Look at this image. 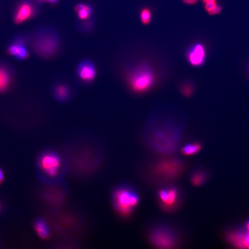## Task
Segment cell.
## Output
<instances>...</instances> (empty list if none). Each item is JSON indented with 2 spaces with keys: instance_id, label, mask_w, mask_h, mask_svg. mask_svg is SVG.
<instances>
[{
  "instance_id": "obj_3",
  "label": "cell",
  "mask_w": 249,
  "mask_h": 249,
  "mask_svg": "<svg viewBox=\"0 0 249 249\" xmlns=\"http://www.w3.org/2000/svg\"><path fill=\"white\" fill-rule=\"evenodd\" d=\"M155 82V76L152 68L147 64L142 63L136 67L129 76V84L134 91H147Z\"/></svg>"
},
{
  "instance_id": "obj_12",
  "label": "cell",
  "mask_w": 249,
  "mask_h": 249,
  "mask_svg": "<svg viewBox=\"0 0 249 249\" xmlns=\"http://www.w3.org/2000/svg\"><path fill=\"white\" fill-rule=\"evenodd\" d=\"M60 164V160L54 155H47L42 159L41 166L42 169L46 172L53 169L58 170Z\"/></svg>"
},
{
  "instance_id": "obj_20",
  "label": "cell",
  "mask_w": 249,
  "mask_h": 249,
  "mask_svg": "<svg viewBox=\"0 0 249 249\" xmlns=\"http://www.w3.org/2000/svg\"><path fill=\"white\" fill-rule=\"evenodd\" d=\"M216 5V4L215 2L207 3L206 5H205V9H206V10L209 12L212 10V9L215 7Z\"/></svg>"
},
{
  "instance_id": "obj_25",
  "label": "cell",
  "mask_w": 249,
  "mask_h": 249,
  "mask_svg": "<svg viewBox=\"0 0 249 249\" xmlns=\"http://www.w3.org/2000/svg\"><path fill=\"white\" fill-rule=\"evenodd\" d=\"M204 1L207 4V3L215 2L216 0H204Z\"/></svg>"
},
{
  "instance_id": "obj_22",
  "label": "cell",
  "mask_w": 249,
  "mask_h": 249,
  "mask_svg": "<svg viewBox=\"0 0 249 249\" xmlns=\"http://www.w3.org/2000/svg\"><path fill=\"white\" fill-rule=\"evenodd\" d=\"M186 4H194L197 2V0H183Z\"/></svg>"
},
{
  "instance_id": "obj_26",
  "label": "cell",
  "mask_w": 249,
  "mask_h": 249,
  "mask_svg": "<svg viewBox=\"0 0 249 249\" xmlns=\"http://www.w3.org/2000/svg\"><path fill=\"white\" fill-rule=\"evenodd\" d=\"M246 229H247V230L249 231V220L247 223V224H246Z\"/></svg>"
},
{
  "instance_id": "obj_6",
  "label": "cell",
  "mask_w": 249,
  "mask_h": 249,
  "mask_svg": "<svg viewBox=\"0 0 249 249\" xmlns=\"http://www.w3.org/2000/svg\"><path fill=\"white\" fill-rule=\"evenodd\" d=\"M158 198L161 207L167 211H170L178 203L179 193L174 187L160 189L158 193Z\"/></svg>"
},
{
  "instance_id": "obj_7",
  "label": "cell",
  "mask_w": 249,
  "mask_h": 249,
  "mask_svg": "<svg viewBox=\"0 0 249 249\" xmlns=\"http://www.w3.org/2000/svg\"><path fill=\"white\" fill-rule=\"evenodd\" d=\"M36 14V8L29 1L21 2L16 10L14 16L15 23L21 24L30 19Z\"/></svg>"
},
{
  "instance_id": "obj_5",
  "label": "cell",
  "mask_w": 249,
  "mask_h": 249,
  "mask_svg": "<svg viewBox=\"0 0 249 249\" xmlns=\"http://www.w3.org/2000/svg\"><path fill=\"white\" fill-rule=\"evenodd\" d=\"M182 170V165L176 160H161L155 165L154 172L164 178H173L178 176Z\"/></svg>"
},
{
  "instance_id": "obj_8",
  "label": "cell",
  "mask_w": 249,
  "mask_h": 249,
  "mask_svg": "<svg viewBox=\"0 0 249 249\" xmlns=\"http://www.w3.org/2000/svg\"><path fill=\"white\" fill-rule=\"evenodd\" d=\"M205 55L204 47L201 43H196L192 46L187 53V58L189 63L195 67L200 66L204 64Z\"/></svg>"
},
{
  "instance_id": "obj_9",
  "label": "cell",
  "mask_w": 249,
  "mask_h": 249,
  "mask_svg": "<svg viewBox=\"0 0 249 249\" xmlns=\"http://www.w3.org/2000/svg\"><path fill=\"white\" fill-rule=\"evenodd\" d=\"M77 73L80 79L86 82H91L96 76L95 66L91 61H83L77 66Z\"/></svg>"
},
{
  "instance_id": "obj_17",
  "label": "cell",
  "mask_w": 249,
  "mask_h": 249,
  "mask_svg": "<svg viewBox=\"0 0 249 249\" xmlns=\"http://www.w3.org/2000/svg\"><path fill=\"white\" fill-rule=\"evenodd\" d=\"M207 179L206 174L202 171H197L194 173L191 178L192 184L195 186H200L203 185Z\"/></svg>"
},
{
  "instance_id": "obj_4",
  "label": "cell",
  "mask_w": 249,
  "mask_h": 249,
  "mask_svg": "<svg viewBox=\"0 0 249 249\" xmlns=\"http://www.w3.org/2000/svg\"><path fill=\"white\" fill-rule=\"evenodd\" d=\"M151 244L156 247L162 249H170L175 247V235L169 229L165 227H158L149 235Z\"/></svg>"
},
{
  "instance_id": "obj_18",
  "label": "cell",
  "mask_w": 249,
  "mask_h": 249,
  "mask_svg": "<svg viewBox=\"0 0 249 249\" xmlns=\"http://www.w3.org/2000/svg\"><path fill=\"white\" fill-rule=\"evenodd\" d=\"M36 230L40 238L46 239L49 237V232L44 222L39 221V222H36Z\"/></svg>"
},
{
  "instance_id": "obj_2",
  "label": "cell",
  "mask_w": 249,
  "mask_h": 249,
  "mask_svg": "<svg viewBox=\"0 0 249 249\" xmlns=\"http://www.w3.org/2000/svg\"><path fill=\"white\" fill-rule=\"evenodd\" d=\"M113 199L117 213L123 217H129L139 203L138 194L127 186L120 187L116 189L113 194Z\"/></svg>"
},
{
  "instance_id": "obj_21",
  "label": "cell",
  "mask_w": 249,
  "mask_h": 249,
  "mask_svg": "<svg viewBox=\"0 0 249 249\" xmlns=\"http://www.w3.org/2000/svg\"><path fill=\"white\" fill-rule=\"evenodd\" d=\"M221 8L219 6L216 5L215 7L212 9V10L209 12V14L211 15H215L219 14Z\"/></svg>"
},
{
  "instance_id": "obj_27",
  "label": "cell",
  "mask_w": 249,
  "mask_h": 249,
  "mask_svg": "<svg viewBox=\"0 0 249 249\" xmlns=\"http://www.w3.org/2000/svg\"><path fill=\"white\" fill-rule=\"evenodd\" d=\"M1 181H0V183H1Z\"/></svg>"
},
{
  "instance_id": "obj_13",
  "label": "cell",
  "mask_w": 249,
  "mask_h": 249,
  "mask_svg": "<svg viewBox=\"0 0 249 249\" xmlns=\"http://www.w3.org/2000/svg\"><path fill=\"white\" fill-rule=\"evenodd\" d=\"M54 97L58 101H66L70 96V89L64 84H58L54 87L53 91Z\"/></svg>"
},
{
  "instance_id": "obj_14",
  "label": "cell",
  "mask_w": 249,
  "mask_h": 249,
  "mask_svg": "<svg viewBox=\"0 0 249 249\" xmlns=\"http://www.w3.org/2000/svg\"><path fill=\"white\" fill-rule=\"evenodd\" d=\"M10 71L4 65H0V92L5 91L11 83Z\"/></svg>"
},
{
  "instance_id": "obj_23",
  "label": "cell",
  "mask_w": 249,
  "mask_h": 249,
  "mask_svg": "<svg viewBox=\"0 0 249 249\" xmlns=\"http://www.w3.org/2000/svg\"><path fill=\"white\" fill-rule=\"evenodd\" d=\"M4 180V174H3L2 171L0 169V181L2 182Z\"/></svg>"
},
{
  "instance_id": "obj_1",
  "label": "cell",
  "mask_w": 249,
  "mask_h": 249,
  "mask_svg": "<svg viewBox=\"0 0 249 249\" xmlns=\"http://www.w3.org/2000/svg\"><path fill=\"white\" fill-rule=\"evenodd\" d=\"M60 43L58 34L49 28L37 31L33 37L32 45L34 51L44 58L53 55L57 51Z\"/></svg>"
},
{
  "instance_id": "obj_19",
  "label": "cell",
  "mask_w": 249,
  "mask_h": 249,
  "mask_svg": "<svg viewBox=\"0 0 249 249\" xmlns=\"http://www.w3.org/2000/svg\"><path fill=\"white\" fill-rule=\"evenodd\" d=\"M152 18V15L150 10L148 8L142 9L140 13V19L142 22L144 24H147L150 22Z\"/></svg>"
},
{
  "instance_id": "obj_24",
  "label": "cell",
  "mask_w": 249,
  "mask_h": 249,
  "mask_svg": "<svg viewBox=\"0 0 249 249\" xmlns=\"http://www.w3.org/2000/svg\"><path fill=\"white\" fill-rule=\"evenodd\" d=\"M40 1H44V2H48L51 3H54L55 2H57L58 0H40Z\"/></svg>"
},
{
  "instance_id": "obj_16",
  "label": "cell",
  "mask_w": 249,
  "mask_h": 249,
  "mask_svg": "<svg viewBox=\"0 0 249 249\" xmlns=\"http://www.w3.org/2000/svg\"><path fill=\"white\" fill-rule=\"evenodd\" d=\"M78 17L82 20H85L89 17L92 14V9L88 5L85 4L77 5L75 7Z\"/></svg>"
},
{
  "instance_id": "obj_11",
  "label": "cell",
  "mask_w": 249,
  "mask_h": 249,
  "mask_svg": "<svg viewBox=\"0 0 249 249\" xmlns=\"http://www.w3.org/2000/svg\"><path fill=\"white\" fill-rule=\"evenodd\" d=\"M228 240L236 248L249 249V231H236L228 235Z\"/></svg>"
},
{
  "instance_id": "obj_10",
  "label": "cell",
  "mask_w": 249,
  "mask_h": 249,
  "mask_svg": "<svg viewBox=\"0 0 249 249\" xmlns=\"http://www.w3.org/2000/svg\"><path fill=\"white\" fill-rule=\"evenodd\" d=\"M25 40L23 38H19L8 47V52L9 55L14 56L19 60L26 59L29 55V51L25 45Z\"/></svg>"
},
{
  "instance_id": "obj_15",
  "label": "cell",
  "mask_w": 249,
  "mask_h": 249,
  "mask_svg": "<svg viewBox=\"0 0 249 249\" xmlns=\"http://www.w3.org/2000/svg\"><path fill=\"white\" fill-rule=\"evenodd\" d=\"M201 145L198 142L189 143L181 149V153L185 156H193L201 151Z\"/></svg>"
}]
</instances>
